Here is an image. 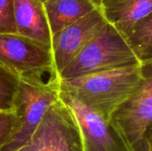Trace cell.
Returning <instances> with one entry per match:
<instances>
[{
	"instance_id": "cell-1",
	"label": "cell",
	"mask_w": 152,
	"mask_h": 151,
	"mask_svg": "<svg viewBox=\"0 0 152 151\" xmlns=\"http://www.w3.org/2000/svg\"><path fill=\"white\" fill-rule=\"evenodd\" d=\"M140 78L141 63L69 79H58L61 92L76 97L110 120L112 114L133 93Z\"/></svg>"
},
{
	"instance_id": "cell-2",
	"label": "cell",
	"mask_w": 152,
	"mask_h": 151,
	"mask_svg": "<svg viewBox=\"0 0 152 151\" xmlns=\"http://www.w3.org/2000/svg\"><path fill=\"white\" fill-rule=\"evenodd\" d=\"M140 63L126 36L108 22L61 72L58 78L69 79Z\"/></svg>"
},
{
	"instance_id": "cell-3",
	"label": "cell",
	"mask_w": 152,
	"mask_h": 151,
	"mask_svg": "<svg viewBox=\"0 0 152 151\" xmlns=\"http://www.w3.org/2000/svg\"><path fill=\"white\" fill-rule=\"evenodd\" d=\"M60 99L59 79L20 77L15 111L18 124L9 142L0 151H17L27 144L49 108Z\"/></svg>"
},
{
	"instance_id": "cell-4",
	"label": "cell",
	"mask_w": 152,
	"mask_h": 151,
	"mask_svg": "<svg viewBox=\"0 0 152 151\" xmlns=\"http://www.w3.org/2000/svg\"><path fill=\"white\" fill-rule=\"evenodd\" d=\"M110 121L131 151H149L144 134L152 124V59L141 62V78L136 88Z\"/></svg>"
},
{
	"instance_id": "cell-5",
	"label": "cell",
	"mask_w": 152,
	"mask_h": 151,
	"mask_svg": "<svg viewBox=\"0 0 152 151\" xmlns=\"http://www.w3.org/2000/svg\"><path fill=\"white\" fill-rule=\"evenodd\" d=\"M17 151H84L77 121L61 99L47 110L29 142Z\"/></svg>"
},
{
	"instance_id": "cell-6",
	"label": "cell",
	"mask_w": 152,
	"mask_h": 151,
	"mask_svg": "<svg viewBox=\"0 0 152 151\" xmlns=\"http://www.w3.org/2000/svg\"><path fill=\"white\" fill-rule=\"evenodd\" d=\"M0 63L20 77L53 75L52 46L18 33L0 34Z\"/></svg>"
},
{
	"instance_id": "cell-7",
	"label": "cell",
	"mask_w": 152,
	"mask_h": 151,
	"mask_svg": "<svg viewBox=\"0 0 152 151\" xmlns=\"http://www.w3.org/2000/svg\"><path fill=\"white\" fill-rule=\"evenodd\" d=\"M60 99L69 106L77 121L84 151H131L110 121L97 110L61 91Z\"/></svg>"
},
{
	"instance_id": "cell-8",
	"label": "cell",
	"mask_w": 152,
	"mask_h": 151,
	"mask_svg": "<svg viewBox=\"0 0 152 151\" xmlns=\"http://www.w3.org/2000/svg\"><path fill=\"white\" fill-rule=\"evenodd\" d=\"M108 22L102 9L99 6L85 17L53 34L52 39L53 75L51 78H58L61 72Z\"/></svg>"
},
{
	"instance_id": "cell-9",
	"label": "cell",
	"mask_w": 152,
	"mask_h": 151,
	"mask_svg": "<svg viewBox=\"0 0 152 151\" xmlns=\"http://www.w3.org/2000/svg\"><path fill=\"white\" fill-rule=\"evenodd\" d=\"M17 33L52 46L53 34L44 4L36 0H15Z\"/></svg>"
},
{
	"instance_id": "cell-10",
	"label": "cell",
	"mask_w": 152,
	"mask_h": 151,
	"mask_svg": "<svg viewBox=\"0 0 152 151\" xmlns=\"http://www.w3.org/2000/svg\"><path fill=\"white\" fill-rule=\"evenodd\" d=\"M108 21L124 35L152 13V0H100Z\"/></svg>"
},
{
	"instance_id": "cell-11",
	"label": "cell",
	"mask_w": 152,
	"mask_h": 151,
	"mask_svg": "<svg viewBox=\"0 0 152 151\" xmlns=\"http://www.w3.org/2000/svg\"><path fill=\"white\" fill-rule=\"evenodd\" d=\"M100 6V0H47L44 3L52 34L85 17Z\"/></svg>"
},
{
	"instance_id": "cell-12",
	"label": "cell",
	"mask_w": 152,
	"mask_h": 151,
	"mask_svg": "<svg viewBox=\"0 0 152 151\" xmlns=\"http://www.w3.org/2000/svg\"><path fill=\"white\" fill-rule=\"evenodd\" d=\"M125 36L141 62L152 59V13L136 23Z\"/></svg>"
},
{
	"instance_id": "cell-13",
	"label": "cell",
	"mask_w": 152,
	"mask_h": 151,
	"mask_svg": "<svg viewBox=\"0 0 152 151\" xmlns=\"http://www.w3.org/2000/svg\"><path fill=\"white\" fill-rule=\"evenodd\" d=\"M20 77L0 63V111L15 109Z\"/></svg>"
},
{
	"instance_id": "cell-14",
	"label": "cell",
	"mask_w": 152,
	"mask_h": 151,
	"mask_svg": "<svg viewBox=\"0 0 152 151\" xmlns=\"http://www.w3.org/2000/svg\"><path fill=\"white\" fill-rule=\"evenodd\" d=\"M17 33L15 0H0V34Z\"/></svg>"
},
{
	"instance_id": "cell-15",
	"label": "cell",
	"mask_w": 152,
	"mask_h": 151,
	"mask_svg": "<svg viewBox=\"0 0 152 151\" xmlns=\"http://www.w3.org/2000/svg\"><path fill=\"white\" fill-rule=\"evenodd\" d=\"M18 124L15 110L0 111V150L9 142Z\"/></svg>"
},
{
	"instance_id": "cell-16",
	"label": "cell",
	"mask_w": 152,
	"mask_h": 151,
	"mask_svg": "<svg viewBox=\"0 0 152 151\" xmlns=\"http://www.w3.org/2000/svg\"><path fill=\"white\" fill-rule=\"evenodd\" d=\"M144 142L149 151H152V124L147 128L144 134Z\"/></svg>"
},
{
	"instance_id": "cell-17",
	"label": "cell",
	"mask_w": 152,
	"mask_h": 151,
	"mask_svg": "<svg viewBox=\"0 0 152 151\" xmlns=\"http://www.w3.org/2000/svg\"><path fill=\"white\" fill-rule=\"evenodd\" d=\"M36 1H37V2H40V3H42V4H44L45 2H46L47 0H36Z\"/></svg>"
}]
</instances>
